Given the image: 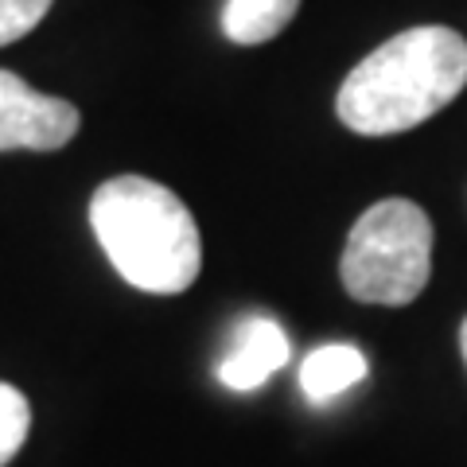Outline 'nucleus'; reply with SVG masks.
Segmentation results:
<instances>
[{
	"label": "nucleus",
	"instance_id": "obj_1",
	"mask_svg": "<svg viewBox=\"0 0 467 467\" xmlns=\"http://www.w3.org/2000/svg\"><path fill=\"white\" fill-rule=\"evenodd\" d=\"M467 86V39L456 27L420 24L386 39L343 78L335 113L350 133L389 137L417 129Z\"/></svg>",
	"mask_w": 467,
	"mask_h": 467
},
{
	"label": "nucleus",
	"instance_id": "obj_2",
	"mask_svg": "<svg viewBox=\"0 0 467 467\" xmlns=\"http://www.w3.org/2000/svg\"><path fill=\"white\" fill-rule=\"evenodd\" d=\"M90 226L109 265L140 292L175 296L202 269V238L183 199L144 175L106 180L90 199Z\"/></svg>",
	"mask_w": 467,
	"mask_h": 467
},
{
	"label": "nucleus",
	"instance_id": "obj_3",
	"mask_svg": "<svg viewBox=\"0 0 467 467\" xmlns=\"http://www.w3.org/2000/svg\"><path fill=\"white\" fill-rule=\"evenodd\" d=\"M343 288L362 304H413L432 273V223L409 199H382L358 214L343 250Z\"/></svg>",
	"mask_w": 467,
	"mask_h": 467
},
{
	"label": "nucleus",
	"instance_id": "obj_4",
	"mask_svg": "<svg viewBox=\"0 0 467 467\" xmlns=\"http://www.w3.org/2000/svg\"><path fill=\"white\" fill-rule=\"evenodd\" d=\"M78 109L63 98L32 90L20 75L0 70V152H55L75 140Z\"/></svg>",
	"mask_w": 467,
	"mask_h": 467
},
{
	"label": "nucleus",
	"instance_id": "obj_5",
	"mask_svg": "<svg viewBox=\"0 0 467 467\" xmlns=\"http://www.w3.org/2000/svg\"><path fill=\"white\" fill-rule=\"evenodd\" d=\"M285 362H288L285 327L269 316H254L238 327L234 347L226 350V358L218 362V382H223L226 389L250 393L257 386H265Z\"/></svg>",
	"mask_w": 467,
	"mask_h": 467
},
{
	"label": "nucleus",
	"instance_id": "obj_6",
	"mask_svg": "<svg viewBox=\"0 0 467 467\" xmlns=\"http://www.w3.org/2000/svg\"><path fill=\"white\" fill-rule=\"evenodd\" d=\"M367 378V355L350 343H324L316 347L300 367V389L308 393L316 405L339 398L350 386Z\"/></svg>",
	"mask_w": 467,
	"mask_h": 467
},
{
	"label": "nucleus",
	"instance_id": "obj_7",
	"mask_svg": "<svg viewBox=\"0 0 467 467\" xmlns=\"http://www.w3.org/2000/svg\"><path fill=\"white\" fill-rule=\"evenodd\" d=\"M296 8H300V0H226L223 32L230 43H242V47L269 43L292 24Z\"/></svg>",
	"mask_w": 467,
	"mask_h": 467
},
{
	"label": "nucleus",
	"instance_id": "obj_8",
	"mask_svg": "<svg viewBox=\"0 0 467 467\" xmlns=\"http://www.w3.org/2000/svg\"><path fill=\"white\" fill-rule=\"evenodd\" d=\"M27 429H32V405L16 386L0 382V467L24 448Z\"/></svg>",
	"mask_w": 467,
	"mask_h": 467
},
{
	"label": "nucleus",
	"instance_id": "obj_9",
	"mask_svg": "<svg viewBox=\"0 0 467 467\" xmlns=\"http://www.w3.org/2000/svg\"><path fill=\"white\" fill-rule=\"evenodd\" d=\"M51 5L55 0H0V47L36 32L39 20L51 12Z\"/></svg>",
	"mask_w": 467,
	"mask_h": 467
},
{
	"label": "nucleus",
	"instance_id": "obj_10",
	"mask_svg": "<svg viewBox=\"0 0 467 467\" xmlns=\"http://www.w3.org/2000/svg\"><path fill=\"white\" fill-rule=\"evenodd\" d=\"M460 350H463V362H467V319H463V327H460Z\"/></svg>",
	"mask_w": 467,
	"mask_h": 467
}]
</instances>
